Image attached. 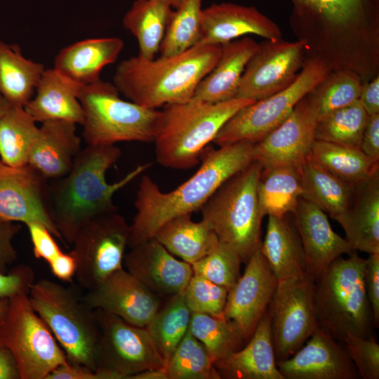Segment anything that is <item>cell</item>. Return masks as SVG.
Wrapping results in <instances>:
<instances>
[{"label": "cell", "mask_w": 379, "mask_h": 379, "mask_svg": "<svg viewBox=\"0 0 379 379\" xmlns=\"http://www.w3.org/2000/svg\"><path fill=\"white\" fill-rule=\"evenodd\" d=\"M28 298L48 326L69 364L95 371L98 325L95 310L73 286L47 279L34 281Z\"/></svg>", "instance_id": "8"}, {"label": "cell", "mask_w": 379, "mask_h": 379, "mask_svg": "<svg viewBox=\"0 0 379 379\" xmlns=\"http://www.w3.org/2000/svg\"><path fill=\"white\" fill-rule=\"evenodd\" d=\"M79 99L84 113L82 135L87 145L154 142L161 111L122 100L113 83L100 79L84 86Z\"/></svg>", "instance_id": "9"}, {"label": "cell", "mask_w": 379, "mask_h": 379, "mask_svg": "<svg viewBox=\"0 0 379 379\" xmlns=\"http://www.w3.org/2000/svg\"><path fill=\"white\" fill-rule=\"evenodd\" d=\"M83 86L53 67L45 69L35 96L24 109L36 122L58 120L82 125L84 113L79 95Z\"/></svg>", "instance_id": "25"}, {"label": "cell", "mask_w": 379, "mask_h": 379, "mask_svg": "<svg viewBox=\"0 0 379 379\" xmlns=\"http://www.w3.org/2000/svg\"><path fill=\"white\" fill-rule=\"evenodd\" d=\"M34 281L32 268L25 264L17 265L7 273H0V300L28 294Z\"/></svg>", "instance_id": "47"}, {"label": "cell", "mask_w": 379, "mask_h": 379, "mask_svg": "<svg viewBox=\"0 0 379 379\" xmlns=\"http://www.w3.org/2000/svg\"><path fill=\"white\" fill-rule=\"evenodd\" d=\"M364 284L372 309L375 327L379 324V253L369 254L364 271Z\"/></svg>", "instance_id": "50"}, {"label": "cell", "mask_w": 379, "mask_h": 379, "mask_svg": "<svg viewBox=\"0 0 379 379\" xmlns=\"http://www.w3.org/2000/svg\"><path fill=\"white\" fill-rule=\"evenodd\" d=\"M292 214L303 247L307 273L314 281L335 259L355 251L333 230L326 213L311 201L300 197Z\"/></svg>", "instance_id": "22"}, {"label": "cell", "mask_w": 379, "mask_h": 379, "mask_svg": "<svg viewBox=\"0 0 379 379\" xmlns=\"http://www.w3.org/2000/svg\"><path fill=\"white\" fill-rule=\"evenodd\" d=\"M93 310L114 314L130 324L145 327L161 307V298L124 268L83 294Z\"/></svg>", "instance_id": "19"}, {"label": "cell", "mask_w": 379, "mask_h": 379, "mask_svg": "<svg viewBox=\"0 0 379 379\" xmlns=\"http://www.w3.org/2000/svg\"><path fill=\"white\" fill-rule=\"evenodd\" d=\"M38 130L23 107L11 105L0 119L1 160L11 166L27 165Z\"/></svg>", "instance_id": "37"}, {"label": "cell", "mask_w": 379, "mask_h": 379, "mask_svg": "<svg viewBox=\"0 0 379 379\" xmlns=\"http://www.w3.org/2000/svg\"><path fill=\"white\" fill-rule=\"evenodd\" d=\"M202 0H185L173 10L160 45L161 56L181 53L201 39Z\"/></svg>", "instance_id": "42"}, {"label": "cell", "mask_w": 379, "mask_h": 379, "mask_svg": "<svg viewBox=\"0 0 379 379\" xmlns=\"http://www.w3.org/2000/svg\"><path fill=\"white\" fill-rule=\"evenodd\" d=\"M248 34L269 40L282 38L278 25L254 6L222 2L202 10L197 45H222Z\"/></svg>", "instance_id": "23"}, {"label": "cell", "mask_w": 379, "mask_h": 379, "mask_svg": "<svg viewBox=\"0 0 379 379\" xmlns=\"http://www.w3.org/2000/svg\"><path fill=\"white\" fill-rule=\"evenodd\" d=\"M298 168L301 197L314 204L334 220L347 209L354 194V185L337 178L309 155Z\"/></svg>", "instance_id": "32"}, {"label": "cell", "mask_w": 379, "mask_h": 379, "mask_svg": "<svg viewBox=\"0 0 379 379\" xmlns=\"http://www.w3.org/2000/svg\"><path fill=\"white\" fill-rule=\"evenodd\" d=\"M173 8L168 0H136L123 18L124 27L137 39L138 55L154 59Z\"/></svg>", "instance_id": "34"}, {"label": "cell", "mask_w": 379, "mask_h": 379, "mask_svg": "<svg viewBox=\"0 0 379 379\" xmlns=\"http://www.w3.org/2000/svg\"><path fill=\"white\" fill-rule=\"evenodd\" d=\"M246 343L241 349L214 363L220 378L285 379L277 366L267 310Z\"/></svg>", "instance_id": "26"}, {"label": "cell", "mask_w": 379, "mask_h": 379, "mask_svg": "<svg viewBox=\"0 0 379 379\" xmlns=\"http://www.w3.org/2000/svg\"><path fill=\"white\" fill-rule=\"evenodd\" d=\"M98 325L95 371L104 379H129L137 373L166 368V363L145 327L133 326L120 317L94 310Z\"/></svg>", "instance_id": "12"}, {"label": "cell", "mask_w": 379, "mask_h": 379, "mask_svg": "<svg viewBox=\"0 0 379 379\" xmlns=\"http://www.w3.org/2000/svg\"><path fill=\"white\" fill-rule=\"evenodd\" d=\"M309 156L337 178L354 186L379 171V161L356 147L314 140Z\"/></svg>", "instance_id": "36"}, {"label": "cell", "mask_w": 379, "mask_h": 379, "mask_svg": "<svg viewBox=\"0 0 379 379\" xmlns=\"http://www.w3.org/2000/svg\"><path fill=\"white\" fill-rule=\"evenodd\" d=\"M335 220L354 251L379 253V171L355 185L350 206Z\"/></svg>", "instance_id": "27"}, {"label": "cell", "mask_w": 379, "mask_h": 379, "mask_svg": "<svg viewBox=\"0 0 379 379\" xmlns=\"http://www.w3.org/2000/svg\"><path fill=\"white\" fill-rule=\"evenodd\" d=\"M317 121L318 114L307 94L278 127L253 145V161L263 169L298 167L310 152Z\"/></svg>", "instance_id": "17"}, {"label": "cell", "mask_w": 379, "mask_h": 379, "mask_svg": "<svg viewBox=\"0 0 379 379\" xmlns=\"http://www.w3.org/2000/svg\"><path fill=\"white\" fill-rule=\"evenodd\" d=\"M302 194L299 168L292 166L262 169L258 197L264 216L292 214Z\"/></svg>", "instance_id": "35"}, {"label": "cell", "mask_w": 379, "mask_h": 379, "mask_svg": "<svg viewBox=\"0 0 379 379\" xmlns=\"http://www.w3.org/2000/svg\"><path fill=\"white\" fill-rule=\"evenodd\" d=\"M45 180L28 164L11 166L0 159V220L39 222L62 240L48 212Z\"/></svg>", "instance_id": "18"}, {"label": "cell", "mask_w": 379, "mask_h": 379, "mask_svg": "<svg viewBox=\"0 0 379 379\" xmlns=\"http://www.w3.org/2000/svg\"><path fill=\"white\" fill-rule=\"evenodd\" d=\"M228 289L192 274L184 290L185 303L192 313H203L224 318Z\"/></svg>", "instance_id": "45"}, {"label": "cell", "mask_w": 379, "mask_h": 379, "mask_svg": "<svg viewBox=\"0 0 379 379\" xmlns=\"http://www.w3.org/2000/svg\"><path fill=\"white\" fill-rule=\"evenodd\" d=\"M291 28L305 59L349 69L366 81L379 72V0H289Z\"/></svg>", "instance_id": "1"}, {"label": "cell", "mask_w": 379, "mask_h": 379, "mask_svg": "<svg viewBox=\"0 0 379 379\" xmlns=\"http://www.w3.org/2000/svg\"><path fill=\"white\" fill-rule=\"evenodd\" d=\"M330 71L321 60L305 59L298 77L290 86L239 109L222 126L213 142L219 147L241 141L258 142L278 127Z\"/></svg>", "instance_id": "10"}, {"label": "cell", "mask_w": 379, "mask_h": 379, "mask_svg": "<svg viewBox=\"0 0 379 379\" xmlns=\"http://www.w3.org/2000/svg\"><path fill=\"white\" fill-rule=\"evenodd\" d=\"M121 155L112 145H87L75 157L69 171L48 186L50 216L62 241L72 244L86 222L100 215L117 211L113 196L151 166H137L114 183L106 181V173Z\"/></svg>", "instance_id": "3"}, {"label": "cell", "mask_w": 379, "mask_h": 379, "mask_svg": "<svg viewBox=\"0 0 379 379\" xmlns=\"http://www.w3.org/2000/svg\"><path fill=\"white\" fill-rule=\"evenodd\" d=\"M189 330L205 347L215 363L241 349L246 342L225 318L193 312Z\"/></svg>", "instance_id": "41"}, {"label": "cell", "mask_w": 379, "mask_h": 379, "mask_svg": "<svg viewBox=\"0 0 379 379\" xmlns=\"http://www.w3.org/2000/svg\"><path fill=\"white\" fill-rule=\"evenodd\" d=\"M346 350L363 379L379 378V344L373 336L358 337L347 333L343 339Z\"/></svg>", "instance_id": "46"}, {"label": "cell", "mask_w": 379, "mask_h": 379, "mask_svg": "<svg viewBox=\"0 0 379 379\" xmlns=\"http://www.w3.org/2000/svg\"><path fill=\"white\" fill-rule=\"evenodd\" d=\"M379 75L363 82L359 101L368 114H379Z\"/></svg>", "instance_id": "54"}, {"label": "cell", "mask_w": 379, "mask_h": 379, "mask_svg": "<svg viewBox=\"0 0 379 379\" xmlns=\"http://www.w3.org/2000/svg\"><path fill=\"white\" fill-rule=\"evenodd\" d=\"M0 379H21L16 359L12 352L0 343Z\"/></svg>", "instance_id": "55"}, {"label": "cell", "mask_w": 379, "mask_h": 379, "mask_svg": "<svg viewBox=\"0 0 379 379\" xmlns=\"http://www.w3.org/2000/svg\"><path fill=\"white\" fill-rule=\"evenodd\" d=\"M192 312L184 291L170 297L145 327L166 364L172 353L189 329Z\"/></svg>", "instance_id": "38"}, {"label": "cell", "mask_w": 379, "mask_h": 379, "mask_svg": "<svg viewBox=\"0 0 379 379\" xmlns=\"http://www.w3.org/2000/svg\"><path fill=\"white\" fill-rule=\"evenodd\" d=\"M277 284L260 247L246 262L244 274L229 290L223 313L246 343L266 312Z\"/></svg>", "instance_id": "16"}, {"label": "cell", "mask_w": 379, "mask_h": 379, "mask_svg": "<svg viewBox=\"0 0 379 379\" xmlns=\"http://www.w3.org/2000/svg\"><path fill=\"white\" fill-rule=\"evenodd\" d=\"M46 379H104V378L98 371L67 363L58 366Z\"/></svg>", "instance_id": "53"}, {"label": "cell", "mask_w": 379, "mask_h": 379, "mask_svg": "<svg viewBox=\"0 0 379 379\" xmlns=\"http://www.w3.org/2000/svg\"><path fill=\"white\" fill-rule=\"evenodd\" d=\"M262 165L253 161L226 180L203 205L202 220L219 241L232 248L243 262L261 246V224L258 184Z\"/></svg>", "instance_id": "7"}, {"label": "cell", "mask_w": 379, "mask_h": 379, "mask_svg": "<svg viewBox=\"0 0 379 379\" xmlns=\"http://www.w3.org/2000/svg\"><path fill=\"white\" fill-rule=\"evenodd\" d=\"M11 105H12L0 94V119Z\"/></svg>", "instance_id": "58"}, {"label": "cell", "mask_w": 379, "mask_h": 379, "mask_svg": "<svg viewBox=\"0 0 379 379\" xmlns=\"http://www.w3.org/2000/svg\"><path fill=\"white\" fill-rule=\"evenodd\" d=\"M349 255L335 259L314 284L319 326L342 343L347 333L373 336L375 327L364 284L366 259Z\"/></svg>", "instance_id": "6"}, {"label": "cell", "mask_w": 379, "mask_h": 379, "mask_svg": "<svg viewBox=\"0 0 379 379\" xmlns=\"http://www.w3.org/2000/svg\"><path fill=\"white\" fill-rule=\"evenodd\" d=\"M185 0H168L173 9L177 8Z\"/></svg>", "instance_id": "59"}, {"label": "cell", "mask_w": 379, "mask_h": 379, "mask_svg": "<svg viewBox=\"0 0 379 379\" xmlns=\"http://www.w3.org/2000/svg\"><path fill=\"white\" fill-rule=\"evenodd\" d=\"M44 70L43 64L24 57L18 46L0 40V94L11 105L25 107Z\"/></svg>", "instance_id": "33"}, {"label": "cell", "mask_w": 379, "mask_h": 379, "mask_svg": "<svg viewBox=\"0 0 379 379\" xmlns=\"http://www.w3.org/2000/svg\"><path fill=\"white\" fill-rule=\"evenodd\" d=\"M154 238L171 254L190 265L209 253L220 242L209 225L203 220L194 222L191 213L169 220Z\"/></svg>", "instance_id": "31"}, {"label": "cell", "mask_w": 379, "mask_h": 379, "mask_svg": "<svg viewBox=\"0 0 379 379\" xmlns=\"http://www.w3.org/2000/svg\"><path fill=\"white\" fill-rule=\"evenodd\" d=\"M255 100L235 98L208 103L194 99L164 106L154 141L157 162L173 169L197 165L204 149L222 126L239 109Z\"/></svg>", "instance_id": "5"}, {"label": "cell", "mask_w": 379, "mask_h": 379, "mask_svg": "<svg viewBox=\"0 0 379 379\" xmlns=\"http://www.w3.org/2000/svg\"><path fill=\"white\" fill-rule=\"evenodd\" d=\"M10 299L4 298L0 300V328L2 326L9 307Z\"/></svg>", "instance_id": "57"}, {"label": "cell", "mask_w": 379, "mask_h": 379, "mask_svg": "<svg viewBox=\"0 0 379 379\" xmlns=\"http://www.w3.org/2000/svg\"><path fill=\"white\" fill-rule=\"evenodd\" d=\"M124 265L128 272L160 298L183 292L193 274L190 264L174 258L154 238L131 248L124 255Z\"/></svg>", "instance_id": "21"}, {"label": "cell", "mask_w": 379, "mask_h": 379, "mask_svg": "<svg viewBox=\"0 0 379 379\" xmlns=\"http://www.w3.org/2000/svg\"><path fill=\"white\" fill-rule=\"evenodd\" d=\"M306 344L287 359L277 361L285 379H357L359 375L345 344L318 326Z\"/></svg>", "instance_id": "20"}, {"label": "cell", "mask_w": 379, "mask_h": 379, "mask_svg": "<svg viewBox=\"0 0 379 379\" xmlns=\"http://www.w3.org/2000/svg\"><path fill=\"white\" fill-rule=\"evenodd\" d=\"M314 284L308 274L278 281L267 308L276 361L293 356L319 326Z\"/></svg>", "instance_id": "14"}, {"label": "cell", "mask_w": 379, "mask_h": 379, "mask_svg": "<svg viewBox=\"0 0 379 379\" xmlns=\"http://www.w3.org/2000/svg\"><path fill=\"white\" fill-rule=\"evenodd\" d=\"M363 81L349 69L330 71L307 93L318 114V120L327 113L359 100Z\"/></svg>", "instance_id": "40"}, {"label": "cell", "mask_w": 379, "mask_h": 379, "mask_svg": "<svg viewBox=\"0 0 379 379\" xmlns=\"http://www.w3.org/2000/svg\"><path fill=\"white\" fill-rule=\"evenodd\" d=\"M123 48L124 41L118 37L86 39L61 49L53 68L86 86L99 80L102 69L114 62Z\"/></svg>", "instance_id": "29"}, {"label": "cell", "mask_w": 379, "mask_h": 379, "mask_svg": "<svg viewBox=\"0 0 379 379\" xmlns=\"http://www.w3.org/2000/svg\"><path fill=\"white\" fill-rule=\"evenodd\" d=\"M240 255L228 245L219 242L206 255L193 263V274L202 277L228 291L241 277Z\"/></svg>", "instance_id": "44"}, {"label": "cell", "mask_w": 379, "mask_h": 379, "mask_svg": "<svg viewBox=\"0 0 379 379\" xmlns=\"http://www.w3.org/2000/svg\"><path fill=\"white\" fill-rule=\"evenodd\" d=\"M77 124L65 121L41 123L32 145L28 165L45 179H59L71 169L81 151Z\"/></svg>", "instance_id": "24"}, {"label": "cell", "mask_w": 379, "mask_h": 379, "mask_svg": "<svg viewBox=\"0 0 379 379\" xmlns=\"http://www.w3.org/2000/svg\"><path fill=\"white\" fill-rule=\"evenodd\" d=\"M220 53V45L199 44L181 53L157 59L138 55L119 64L113 84L131 102L147 108L185 102L192 98Z\"/></svg>", "instance_id": "4"}, {"label": "cell", "mask_w": 379, "mask_h": 379, "mask_svg": "<svg viewBox=\"0 0 379 379\" xmlns=\"http://www.w3.org/2000/svg\"><path fill=\"white\" fill-rule=\"evenodd\" d=\"M130 225L117 210L97 216L77 233L72 245L76 258L74 278L80 287L91 289L123 268Z\"/></svg>", "instance_id": "13"}, {"label": "cell", "mask_w": 379, "mask_h": 379, "mask_svg": "<svg viewBox=\"0 0 379 379\" xmlns=\"http://www.w3.org/2000/svg\"><path fill=\"white\" fill-rule=\"evenodd\" d=\"M0 343L15 356L21 379H46L58 366L69 363L53 334L34 310L27 293L10 298L0 328Z\"/></svg>", "instance_id": "11"}, {"label": "cell", "mask_w": 379, "mask_h": 379, "mask_svg": "<svg viewBox=\"0 0 379 379\" xmlns=\"http://www.w3.org/2000/svg\"><path fill=\"white\" fill-rule=\"evenodd\" d=\"M289 215H268L265 237L260 246L261 252L278 281L307 275L300 237Z\"/></svg>", "instance_id": "30"}, {"label": "cell", "mask_w": 379, "mask_h": 379, "mask_svg": "<svg viewBox=\"0 0 379 379\" xmlns=\"http://www.w3.org/2000/svg\"><path fill=\"white\" fill-rule=\"evenodd\" d=\"M360 149L367 156L379 161V114L368 115Z\"/></svg>", "instance_id": "51"}, {"label": "cell", "mask_w": 379, "mask_h": 379, "mask_svg": "<svg viewBox=\"0 0 379 379\" xmlns=\"http://www.w3.org/2000/svg\"><path fill=\"white\" fill-rule=\"evenodd\" d=\"M368 115L359 100L331 111L317 124L315 140L325 141L360 149Z\"/></svg>", "instance_id": "39"}, {"label": "cell", "mask_w": 379, "mask_h": 379, "mask_svg": "<svg viewBox=\"0 0 379 379\" xmlns=\"http://www.w3.org/2000/svg\"><path fill=\"white\" fill-rule=\"evenodd\" d=\"M304 58L298 40L262 41L245 67L236 98L257 101L284 90L298 77Z\"/></svg>", "instance_id": "15"}, {"label": "cell", "mask_w": 379, "mask_h": 379, "mask_svg": "<svg viewBox=\"0 0 379 379\" xmlns=\"http://www.w3.org/2000/svg\"><path fill=\"white\" fill-rule=\"evenodd\" d=\"M51 272L58 279L72 283L77 271V261L71 251H62L48 262Z\"/></svg>", "instance_id": "52"}, {"label": "cell", "mask_w": 379, "mask_h": 379, "mask_svg": "<svg viewBox=\"0 0 379 379\" xmlns=\"http://www.w3.org/2000/svg\"><path fill=\"white\" fill-rule=\"evenodd\" d=\"M129 379H168L166 368L147 369L137 373Z\"/></svg>", "instance_id": "56"}, {"label": "cell", "mask_w": 379, "mask_h": 379, "mask_svg": "<svg viewBox=\"0 0 379 379\" xmlns=\"http://www.w3.org/2000/svg\"><path fill=\"white\" fill-rule=\"evenodd\" d=\"M33 245L36 258L43 259L48 263L62 250L54 240L53 234L44 225L31 222L26 224Z\"/></svg>", "instance_id": "48"}, {"label": "cell", "mask_w": 379, "mask_h": 379, "mask_svg": "<svg viewBox=\"0 0 379 379\" xmlns=\"http://www.w3.org/2000/svg\"><path fill=\"white\" fill-rule=\"evenodd\" d=\"M168 379H220L204 345L188 329L166 364Z\"/></svg>", "instance_id": "43"}, {"label": "cell", "mask_w": 379, "mask_h": 379, "mask_svg": "<svg viewBox=\"0 0 379 379\" xmlns=\"http://www.w3.org/2000/svg\"><path fill=\"white\" fill-rule=\"evenodd\" d=\"M253 145L241 141L218 149L207 146L196 173L166 193L148 175H143L134 203L137 213L130 225L128 246L133 248L154 238L169 220L200 210L226 180L253 161Z\"/></svg>", "instance_id": "2"}, {"label": "cell", "mask_w": 379, "mask_h": 379, "mask_svg": "<svg viewBox=\"0 0 379 379\" xmlns=\"http://www.w3.org/2000/svg\"><path fill=\"white\" fill-rule=\"evenodd\" d=\"M20 230L15 222L0 220V273H7L18 259L13 239Z\"/></svg>", "instance_id": "49"}, {"label": "cell", "mask_w": 379, "mask_h": 379, "mask_svg": "<svg viewBox=\"0 0 379 379\" xmlns=\"http://www.w3.org/2000/svg\"><path fill=\"white\" fill-rule=\"evenodd\" d=\"M220 46L218 62L200 81L192 99L217 103L236 98L241 76L258 43L245 36Z\"/></svg>", "instance_id": "28"}]
</instances>
